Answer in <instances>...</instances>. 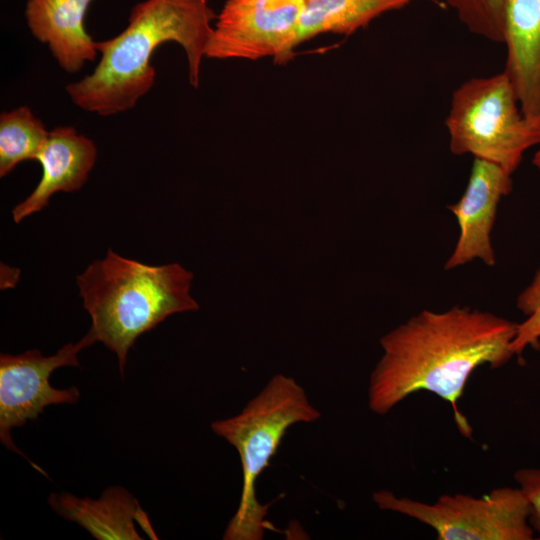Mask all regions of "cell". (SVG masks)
Returning a JSON list of instances; mask_svg holds the SVG:
<instances>
[{"label":"cell","instance_id":"cell-1","mask_svg":"<svg viewBox=\"0 0 540 540\" xmlns=\"http://www.w3.org/2000/svg\"><path fill=\"white\" fill-rule=\"evenodd\" d=\"M517 325L467 306L420 311L381 338L383 354L369 379V409L384 415L413 393L431 392L450 404L460 433L470 438L472 428L458 400L474 370L499 368L515 356Z\"/></svg>","mask_w":540,"mask_h":540},{"label":"cell","instance_id":"cell-2","mask_svg":"<svg viewBox=\"0 0 540 540\" xmlns=\"http://www.w3.org/2000/svg\"><path fill=\"white\" fill-rule=\"evenodd\" d=\"M217 18L208 0H144L129 14L127 27L96 42L100 60L93 72L66 86L82 110L111 116L132 109L153 87L151 58L165 42L179 44L186 55L189 82L198 88L200 67Z\"/></svg>","mask_w":540,"mask_h":540},{"label":"cell","instance_id":"cell-3","mask_svg":"<svg viewBox=\"0 0 540 540\" xmlns=\"http://www.w3.org/2000/svg\"><path fill=\"white\" fill-rule=\"evenodd\" d=\"M192 273L178 263L160 266L108 249L76 277L92 325L87 333L116 354L121 375L135 340L168 316L198 309L190 295Z\"/></svg>","mask_w":540,"mask_h":540},{"label":"cell","instance_id":"cell-4","mask_svg":"<svg viewBox=\"0 0 540 540\" xmlns=\"http://www.w3.org/2000/svg\"><path fill=\"white\" fill-rule=\"evenodd\" d=\"M320 416L293 377L276 374L239 414L211 423L212 431L236 449L242 468L240 501L224 540L263 539L269 526L265 520L269 505L258 501L256 481L277 453L287 430L294 424L315 422Z\"/></svg>","mask_w":540,"mask_h":540},{"label":"cell","instance_id":"cell-5","mask_svg":"<svg viewBox=\"0 0 540 540\" xmlns=\"http://www.w3.org/2000/svg\"><path fill=\"white\" fill-rule=\"evenodd\" d=\"M445 124L453 154H470L512 175L524 153L540 144V116L523 114L504 71L458 86Z\"/></svg>","mask_w":540,"mask_h":540},{"label":"cell","instance_id":"cell-6","mask_svg":"<svg viewBox=\"0 0 540 540\" xmlns=\"http://www.w3.org/2000/svg\"><path fill=\"white\" fill-rule=\"evenodd\" d=\"M383 510L406 515L431 527L439 540H532L530 504L519 487H498L475 497L445 494L432 503L396 496L386 490L373 494Z\"/></svg>","mask_w":540,"mask_h":540},{"label":"cell","instance_id":"cell-7","mask_svg":"<svg viewBox=\"0 0 540 540\" xmlns=\"http://www.w3.org/2000/svg\"><path fill=\"white\" fill-rule=\"evenodd\" d=\"M302 0H228L216 18L205 56L258 60L293 57Z\"/></svg>","mask_w":540,"mask_h":540},{"label":"cell","instance_id":"cell-8","mask_svg":"<svg viewBox=\"0 0 540 540\" xmlns=\"http://www.w3.org/2000/svg\"><path fill=\"white\" fill-rule=\"evenodd\" d=\"M94 343L87 333L79 342L65 344L52 356H43L37 349L0 355V440L6 448L25 457L12 440V429L36 419L49 405L74 404L79 400L77 387L56 389L49 378L60 367L79 366V352Z\"/></svg>","mask_w":540,"mask_h":540},{"label":"cell","instance_id":"cell-9","mask_svg":"<svg viewBox=\"0 0 540 540\" xmlns=\"http://www.w3.org/2000/svg\"><path fill=\"white\" fill-rule=\"evenodd\" d=\"M512 188V174L494 163L474 158L464 193L457 202L447 205L457 220L459 236L445 262V270L475 260L489 267L495 266L496 254L491 243V232L498 205Z\"/></svg>","mask_w":540,"mask_h":540},{"label":"cell","instance_id":"cell-10","mask_svg":"<svg viewBox=\"0 0 540 540\" xmlns=\"http://www.w3.org/2000/svg\"><path fill=\"white\" fill-rule=\"evenodd\" d=\"M97 159V148L74 127L59 126L49 131L37 154L42 176L35 189L12 210L15 223L48 205L50 197L60 191L80 189L88 179Z\"/></svg>","mask_w":540,"mask_h":540},{"label":"cell","instance_id":"cell-11","mask_svg":"<svg viewBox=\"0 0 540 540\" xmlns=\"http://www.w3.org/2000/svg\"><path fill=\"white\" fill-rule=\"evenodd\" d=\"M94 0H27L25 19L35 39L46 44L68 73L81 70L99 53L85 27L87 10Z\"/></svg>","mask_w":540,"mask_h":540},{"label":"cell","instance_id":"cell-12","mask_svg":"<svg viewBox=\"0 0 540 540\" xmlns=\"http://www.w3.org/2000/svg\"><path fill=\"white\" fill-rule=\"evenodd\" d=\"M503 70L515 90L523 114L540 116V0H505Z\"/></svg>","mask_w":540,"mask_h":540},{"label":"cell","instance_id":"cell-13","mask_svg":"<svg viewBox=\"0 0 540 540\" xmlns=\"http://www.w3.org/2000/svg\"><path fill=\"white\" fill-rule=\"evenodd\" d=\"M50 507L61 517L79 524L98 540H141L134 521L151 539H157L148 516L125 488L112 486L98 499L79 498L68 492L52 493Z\"/></svg>","mask_w":540,"mask_h":540},{"label":"cell","instance_id":"cell-14","mask_svg":"<svg viewBox=\"0 0 540 540\" xmlns=\"http://www.w3.org/2000/svg\"><path fill=\"white\" fill-rule=\"evenodd\" d=\"M416 0H305L297 23L295 46L322 33L349 36L384 13Z\"/></svg>","mask_w":540,"mask_h":540},{"label":"cell","instance_id":"cell-15","mask_svg":"<svg viewBox=\"0 0 540 540\" xmlns=\"http://www.w3.org/2000/svg\"><path fill=\"white\" fill-rule=\"evenodd\" d=\"M49 131L27 106L0 114V176L25 160H35Z\"/></svg>","mask_w":540,"mask_h":540},{"label":"cell","instance_id":"cell-16","mask_svg":"<svg viewBox=\"0 0 540 540\" xmlns=\"http://www.w3.org/2000/svg\"><path fill=\"white\" fill-rule=\"evenodd\" d=\"M446 3L471 33L503 43L505 0H446Z\"/></svg>","mask_w":540,"mask_h":540},{"label":"cell","instance_id":"cell-17","mask_svg":"<svg viewBox=\"0 0 540 540\" xmlns=\"http://www.w3.org/2000/svg\"><path fill=\"white\" fill-rule=\"evenodd\" d=\"M516 306L525 318L517 325L511 349L515 356H521L527 347L537 348L540 345V266L518 295Z\"/></svg>","mask_w":540,"mask_h":540},{"label":"cell","instance_id":"cell-18","mask_svg":"<svg viewBox=\"0 0 540 540\" xmlns=\"http://www.w3.org/2000/svg\"><path fill=\"white\" fill-rule=\"evenodd\" d=\"M514 479L530 504V524L540 539V468L518 469Z\"/></svg>","mask_w":540,"mask_h":540},{"label":"cell","instance_id":"cell-19","mask_svg":"<svg viewBox=\"0 0 540 540\" xmlns=\"http://www.w3.org/2000/svg\"><path fill=\"white\" fill-rule=\"evenodd\" d=\"M532 164L537 169L538 173L540 174V144L538 145V148L533 156Z\"/></svg>","mask_w":540,"mask_h":540},{"label":"cell","instance_id":"cell-20","mask_svg":"<svg viewBox=\"0 0 540 540\" xmlns=\"http://www.w3.org/2000/svg\"><path fill=\"white\" fill-rule=\"evenodd\" d=\"M302 1H305V0H302Z\"/></svg>","mask_w":540,"mask_h":540}]
</instances>
